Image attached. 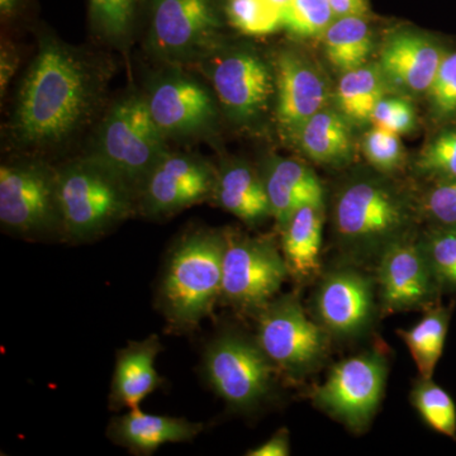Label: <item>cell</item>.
<instances>
[{"instance_id":"obj_1","label":"cell","mask_w":456,"mask_h":456,"mask_svg":"<svg viewBox=\"0 0 456 456\" xmlns=\"http://www.w3.org/2000/svg\"><path fill=\"white\" fill-rule=\"evenodd\" d=\"M35 53L23 71L2 126L4 156L60 163L82 151L110 101L116 53L77 46L37 20Z\"/></svg>"},{"instance_id":"obj_2","label":"cell","mask_w":456,"mask_h":456,"mask_svg":"<svg viewBox=\"0 0 456 456\" xmlns=\"http://www.w3.org/2000/svg\"><path fill=\"white\" fill-rule=\"evenodd\" d=\"M56 165L62 241H95L137 216L134 189L98 159L77 152Z\"/></svg>"},{"instance_id":"obj_3","label":"cell","mask_w":456,"mask_h":456,"mask_svg":"<svg viewBox=\"0 0 456 456\" xmlns=\"http://www.w3.org/2000/svg\"><path fill=\"white\" fill-rule=\"evenodd\" d=\"M224 231L198 228L171 248L159 285V308L175 334L196 330L221 299Z\"/></svg>"},{"instance_id":"obj_4","label":"cell","mask_w":456,"mask_h":456,"mask_svg":"<svg viewBox=\"0 0 456 456\" xmlns=\"http://www.w3.org/2000/svg\"><path fill=\"white\" fill-rule=\"evenodd\" d=\"M82 151L116 171L134 193L170 149L147 107L142 89L130 83L110 98Z\"/></svg>"},{"instance_id":"obj_5","label":"cell","mask_w":456,"mask_h":456,"mask_svg":"<svg viewBox=\"0 0 456 456\" xmlns=\"http://www.w3.org/2000/svg\"><path fill=\"white\" fill-rule=\"evenodd\" d=\"M193 70L209 84L222 117L240 128H255L273 114L275 75L272 57L248 45L226 38Z\"/></svg>"},{"instance_id":"obj_6","label":"cell","mask_w":456,"mask_h":456,"mask_svg":"<svg viewBox=\"0 0 456 456\" xmlns=\"http://www.w3.org/2000/svg\"><path fill=\"white\" fill-rule=\"evenodd\" d=\"M224 0H151L141 45L154 65L194 68L226 40Z\"/></svg>"},{"instance_id":"obj_7","label":"cell","mask_w":456,"mask_h":456,"mask_svg":"<svg viewBox=\"0 0 456 456\" xmlns=\"http://www.w3.org/2000/svg\"><path fill=\"white\" fill-rule=\"evenodd\" d=\"M140 86L152 118L169 142H200L217 134L220 104L209 84L193 69L154 65Z\"/></svg>"},{"instance_id":"obj_8","label":"cell","mask_w":456,"mask_h":456,"mask_svg":"<svg viewBox=\"0 0 456 456\" xmlns=\"http://www.w3.org/2000/svg\"><path fill=\"white\" fill-rule=\"evenodd\" d=\"M0 224L20 239L62 240L57 165L35 156H5L0 165Z\"/></svg>"},{"instance_id":"obj_9","label":"cell","mask_w":456,"mask_h":456,"mask_svg":"<svg viewBox=\"0 0 456 456\" xmlns=\"http://www.w3.org/2000/svg\"><path fill=\"white\" fill-rule=\"evenodd\" d=\"M411 218L407 198L382 179L353 180L336 198V235L351 253H382L386 246L404 237Z\"/></svg>"},{"instance_id":"obj_10","label":"cell","mask_w":456,"mask_h":456,"mask_svg":"<svg viewBox=\"0 0 456 456\" xmlns=\"http://www.w3.org/2000/svg\"><path fill=\"white\" fill-rule=\"evenodd\" d=\"M275 371L256 338L237 331L216 336L204 351L207 383L237 412H250L270 397Z\"/></svg>"},{"instance_id":"obj_11","label":"cell","mask_w":456,"mask_h":456,"mask_svg":"<svg viewBox=\"0 0 456 456\" xmlns=\"http://www.w3.org/2000/svg\"><path fill=\"white\" fill-rule=\"evenodd\" d=\"M288 275L283 254L272 239L224 231L222 301L239 311L259 312Z\"/></svg>"},{"instance_id":"obj_12","label":"cell","mask_w":456,"mask_h":456,"mask_svg":"<svg viewBox=\"0 0 456 456\" xmlns=\"http://www.w3.org/2000/svg\"><path fill=\"white\" fill-rule=\"evenodd\" d=\"M217 167L194 152L167 150L137 191V216L160 221L208 202L215 191Z\"/></svg>"},{"instance_id":"obj_13","label":"cell","mask_w":456,"mask_h":456,"mask_svg":"<svg viewBox=\"0 0 456 456\" xmlns=\"http://www.w3.org/2000/svg\"><path fill=\"white\" fill-rule=\"evenodd\" d=\"M255 338L274 368L288 377L310 373L325 355L323 327L305 314L292 294L270 301L257 312Z\"/></svg>"},{"instance_id":"obj_14","label":"cell","mask_w":456,"mask_h":456,"mask_svg":"<svg viewBox=\"0 0 456 456\" xmlns=\"http://www.w3.org/2000/svg\"><path fill=\"white\" fill-rule=\"evenodd\" d=\"M387 371L386 359L378 353L344 360L318 387L314 403L351 430H364L382 402Z\"/></svg>"},{"instance_id":"obj_15","label":"cell","mask_w":456,"mask_h":456,"mask_svg":"<svg viewBox=\"0 0 456 456\" xmlns=\"http://www.w3.org/2000/svg\"><path fill=\"white\" fill-rule=\"evenodd\" d=\"M275 75L274 119L285 139L293 140L305 122L327 107L325 75L299 51L281 49L272 56Z\"/></svg>"},{"instance_id":"obj_16","label":"cell","mask_w":456,"mask_h":456,"mask_svg":"<svg viewBox=\"0 0 456 456\" xmlns=\"http://www.w3.org/2000/svg\"><path fill=\"white\" fill-rule=\"evenodd\" d=\"M378 283L384 308L389 312L430 305L440 289L421 242L411 241L406 237L383 248L378 265Z\"/></svg>"},{"instance_id":"obj_17","label":"cell","mask_w":456,"mask_h":456,"mask_svg":"<svg viewBox=\"0 0 456 456\" xmlns=\"http://www.w3.org/2000/svg\"><path fill=\"white\" fill-rule=\"evenodd\" d=\"M446 53L431 36L402 29L384 41L378 66L389 88L426 97Z\"/></svg>"},{"instance_id":"obj_18","label":"cell","mask_w":456,"mask_h":456,"mask_svg":"<svg viewBox=\"0 0 456 456\" xmlns=\"http://www.w3.org/2000/svg\"><path fill=\"white\" fill-rule=\"evenodd\" d=\"M316 310L321 325L340 338L362 334L373 320L374 285L358 270L338 269L318 288Z\"/></svg>"},{"instance_id":"obj_19","label":"cell","mask_w":456,"mask_h":456,"mask_svg":"<svg viewBox=\"0 0 456 456\" xmlns=\"http://www.w3.org/2000/svg\"><path fill=\"white\" fill-rule=\"evenodd\" d=\"M160 338L151 335L141 341L128 342L117 353L110 384V410L122 411L140 407L164 383L156 370L155 362L163 351Z\"/></svg>"},{"instance_id":"obj_20","label":"cell","mask_w":456,"mask_h":456,"mask_svg":"<svg viewBox=\"0 0 456 456\" xmlns=\"http://www.w3.org/2000/svg\"><path fill=\"white\" fill-rule=\"evenodd\" d=\"M203 431V425L182 417L150 415L140 407L114 417L108 439L137 455H151L167 444L189 443Z\"/></svg>"},{"instance_id":"obj_21","label":"cell","mask_w":456,"mask_h":456,"mask_svg":"<svg viewBox=\"0 0 456 456\" xmlns=\"http://www.w3.org/2000/svg\"><path fill=\"white\" fill-rule=\"evenodd\" d=\"M151 0H88V31L93 45L130 60L142 38Z\"/></svg>"},{"instance_id":"obj_22","label":"cell","mask_w":456,"mask_h":456,"mask_svg":"<svg viewBox=\"0 0 456 456\" xmlns=\"http://www.w3.org/2000/svg\"><path fill=\"white\" fill-rule=\"evenodd\" d=\"M211 200L248 226L273 218L261 171L246 161H222Z\"/></svg>"},{"instance_id":"obj_23","label":"cell","mask_w":456,"mask_h":456,"mask_svg":"<svg viewBox=\"0 0 456 456\" xmlns=\"http://www.w3.org/2000/svg\"><path fill=\"white\" fill-rule=\"evenodd\" d=\"M261 175L268 193L272 215L279 228L299 206L323 200V188L314 171L294 159L273 156L263 165Z\"/></svg>"},{"instance_id":"obj_24","label":"cell","mask_w":456,"mask_h":456,"mask_svg":"<svg viewBox=\"0 0 456 456\" xmlns=\"http://www.w3.org/2000/svg\"><path fill=\"white\" fill-rule=\"evenodd\" d=\"M322 227L323 200L302 204L281 227V254L296 281H308L318 272Z\"/></svg>"},{"instance_id":"obj_25","label":"cell","mask_w":456,"mask_h":456,"mask_svg":"<svg viewBox=\"0 0 456 456\" xmlns=\"http://www.w3.org/2000/svg\"><path fill=\"white\" fill-rule=\"evenodd\" d=\"M293 141L311 160L320 164L346 163L354 152L350 122L340 110L329 107L312 116Z\"/></svg>"},{"instance_id":"obj_26","label":"cell","mask_w":456,"mask_h":456,"mask_svg":"<svg viewBox=\"0 0 456 456\" xmlns=\"http://www.w3.org/2000/svg\"><path fill=\"white\" fill-rule=\"evenodd\" d=\"M379 66L362 65L342 74L335 90L336 104L350 123L370 122L374 108L388 93Z\"/></svg>"},{"instance_id":"obj_27","label":"cell","mask_w":456,"mask_h":456,"mask_svg":"<svg viewBox=\"0 0 456 456\" xmlns=\"http://www.w3.org/2000/svg\"><path fill=\"white\" fill-rule=\"evenodd\" d=\"M322 37L327 59L342 74L368 64L373 33L365 16L336 17Z\"/></svg>"},{"instance_id":"obj_28","label":"cell","mask_w":456,"mask_h":456,"mask_svg":"<svg viewBox=\"0 0 456 456\" xmlns=\"http://www.w3.org/2000/svg\"><path fill=\"white\" fill-rule=\"evenodd\" d=\"M450 323L449 308H431L415 326L398 332L415 362L419 377L432 378L443 355Z\"/></svg>"},{"instance_id":"obj_29","label":"cell","mask_w":456,"mask_h":456,"mask_svg":"<svg viewBox=\"0 0 456 456\" xmlns=\"http://www.w3.org/2000/svg\"><path fill=\"white\" fill-rule=\"evenodd\" d=\"M411 403L432 430L456 439V406L445 389L421 378L411 392Z\"/></svg>"},{"instance_id":"obj_30","label":"cell","mask_w":456,"mask_h":456,"mask_svg":"<svg viewBox=\"0 0 456 456\" xmlns=\"http://www.w3.org/2000/svg\"><path fill=\"white\" fill-rule=\"evenodd\" d=\"M228 26L248 37H264L281 29V14L265 0H224Z\"/></svg>"},{"instance_id":"obj_31","label":"cell","mask_w":456,"mask_h":456,"mask_svg":"<svg viewBox=\"0 0 456 456\" xmlns=\"http://www.w3.org/2000/svg\"><path fill=\"white\" fill-rule=\"evenodd\" d=\"M335 18L329 0H292L281 13V29L293 37H317Z\"/></svg>"},{"instance_id":"obj_32","label":"cell","mask_w":456,"mask_h":456,"mask_svg":"<svg viewBox=\"0 0 456 456\" xmlns=\"http://www.w3.org/2000/svg\"><path fill=\"white\" fill-rule=\"evenodd\" d=\"M419 242L440 289L456 290V227H434Z\"/></svg>"},{"instance_id":"obj_33","label":"cell","mask_w":456,"mask_h":456,"mask_svg":"<svg viewBox=\"0 0 456 456\" xmlns=\"http://www.w3.org/2000/svg\"><path fill=\"white\" fill-rule=\"evenodd\" d=\"M416 167L434 182L456 179V126L444 128L426 143Z\"/></svg>"},{"instance_id":"obj_34","label":"cell","mask_w":456,"mask_h":456,"mask_svg":"<svg viewBox=\"0 0 456 456\" xmlns=\"http://www.w3.org/2000/svg\"><path fill=\"white\" fill-rule=\"evenodd\" d=\"M432 116L440 121L456 117V50L448 51L428 95Z\"/></svg>"},{"instance_id":"obj_35","label":"cell","mask_w":456,"mask_h":456,"mask_svg":"<svg viewBox=\"0 0 456 456\" xmlns=\"http://www.w3.org/2000/svg\"><path fill=\"white\" fill-rule=\"evenodd\" d=\"M362 151L369 163L383 173L398 169L404 156L399 134L375 126L365 134Z\"/></svg>"},{"instance_id":"obj_36","label":"cell","mask_w":456,"mask_h":456,"mask_svg":"<svg viewBox=\"0 0 456 456\" xmlns=\"http://www.w3.org/2000/svg\"><path fill=\"white\" fill-rule=\"evenodd\" d=\"M422 211L435 227H456V179L434 182L425 194Z\"/></svg>"},{"instance_id":"obj_37","label":"cell","mask_w":456,"mask_h":456,"mask_svg":"<svg viewBox=\"0 0 456 456\" xmlns=\"http://www.w3.org/2000/svg\"><path fill=\"white\" fill-rule=\"evenodd\" d=\"M370 122L375 127L395 132L401 136L415 127L416 112L407 98L386 95L374 108Z\"/></svg>"},{"instance_id":"obj_38","label":"cell","mask_w":456,"mask_h":456,"mask_svg":"<svg viewBox=\"0 0 456 456\" xmlns=\"http://www.w3.org/2000/svg\"><path fill=\"white\" fill-rule=\"evenodd\" d=\"M36 0H0L2 32L17 36L37 23Z\"/></svg>"},{"instance_id":"obj_39","label":"cell","mask_w":456,"mask_h":456,"mask_svg":"<svg viewBox=\"0 0 456 456\" xmlns=\"http://www.w3.org/2000/svg\"><path fill=\"white\" fill-rule=\"evenodd\" d=\"M17 36L2 32L0 36V101L2 106L9 90L13 86L14 77L22 65L23 51L16 40Z\"/></svg>"},{"instance_id":"obj_40","label":"cell","mask_w":456,"mask_h":456,"mask_svg":"<svg viewBox=\"0 0 456 456\" xmlns=\"http://www.w3.org/2000/svg\"><path fill=\"white\" fill-rule=\"evenodd\" d=\"M290 454L289 434L287 430H279L269 440L257 448L248 450L250 456H288Z\"/></svg>"},{"instance_id":"obj_41","label":"cell","mask_w":456,"mask_h":456,"mask_svg":"<svg viewBox=\"0 0 456 456\" xmlns=\"http://www.w3.org/2000/svg\"><path fill=\"white\" fill-rule=\"evenodd\" d=\"M336 17L367 16L368 0H329Z\"/></svg>"},{"instance_id":"obj_42","label":"cell","mask_w":456,"mask_h":456,"mask_svg":"<svg viewBox=\"0 0 456 456\" xmlns=\"http://www.w3.org/2000/svg\"><path fill=\"white\" fill-rule=\"evenodd\" d=\"M265 2L268 3L270 7L274 9V11H277L278 13L281 14L292 0H265Z\"/></svg>"}]
</instances>
